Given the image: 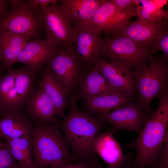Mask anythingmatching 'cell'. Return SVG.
<instances>
[{
  "mask_svg": "<svg viewBox=\"0 0 168 168\" xmlns=\"http://www.w3.org/2000/svg\"><path fill=\"white\" fill-rule=\"evenodd\" d=\"M68 98L69 112L60 121L59 129L64 133L71 148L74 163L89 162L100 166L93 144L107 123L99 116L79 110L77 106L79 99L74 95H69Z\"/></svg>",
  "mask_w": 168,
  "mask_h": 168,
  "instance_id": "obj_1",
  "label": "cell"
},
{
  "mask_svg": "<svg viewBox=\"0 0 168 168\" xmlns=\"http://www.w3.org/2000/svg\"><path fill=\"white\" fill-rule=\"evenodd\" d=\"M158 99V108L150 116L137 138L121 146L123 149H134L136 151L131 168H146L156 162L163 145L168 140V91Z\"/></svg>",
  "mask_w": 168,
  "mask_h": 168,
  "instance_id": "obj_2",
  "label": "cell"
},
{
  "mask_svg": "<svg viewBox=\"0 0 168 168\" xmlns=\"http://www.w3.org/2000/svg\"><path fill=\"white\" fill-rule=\"evenodd\" d=\"M31 136L33 159L35 168L54 167L74 163L69 145L57 126L34 124Z\"/></svg>",
  "mask_w": 168,
  "mask_h": 168,
  "instance_id": "obj_3",
  "label": "cell"
},
{
  "mask_svg": "<svg viewBox=\"0 0 168 168\" xmlns=\"http://www.w3.org/2000/svg\"><path fill=\"white\" fill-rule=\"evenodd\" d=\"M167 60L153 55L147 61L131 70L136 83L137 105L150 116L154 111L151 107L153 99L168 91Z\"/></svg>",
  "mask_w": 168,
  "mask_h": 168,
  "instance_id": "obj_4",
  "label": "cell"
},
{
  "mask_svg": "<svg viewBox=\"0 0 168 168\" xmlns=\"http://www.w3.org/2000/svg\"><path fill=\"white\" fill-rule=\"evenodd\" d=\"M36 73L26 65L9 69L3 83L0 116L22 111L31 95Z\"/></svg>",
  "mask_w": 168,
  "mask_h": 168,
  "instance_id": "obj_5",
  "label": "cell"
},
{
  "mask_svg": "<svg viewBox=\"0 0 168 168\" xmlns=\"http://www.w3.org/2000/svg\"><path fill=\"white\" fill-rule=\"evenodd\" d=\"M103 38L100 57L125 70L131 71L152 56L150 49L140 46L126 37L118 34Z\"/></svg>",
  "mask_w": 168,
  "mask_h": 168,
  "instance_id": "obj_6",
  "label": "cell"
},
{
  "mask_svg": "<svg viewBox=\"0 0 168 168\" xmlns=\"http://www.w3.org/2000/svg\"><path fill=\"white\" fill-rule=\"evenodd\" d=\"M43 28L41 8L30 6L26 1L18 0L0 17V31L40 39Z\"/></svg>",
  "mask_w": 168,
  "mask_h": 168,
  "instance_id": "obj_7",
  "label": "cell"
},
{
  "mask_svg": "<svg viewBox=\"0 0 168 168\" xmlns=\"http://www.w3.org/2000/svg\"><path fill=\"white\" fill-rule=\"evenodd\" d=\"M46 66L68 96L73 93L85 70L75 56L73 48L67 46L56 48Z\"/></svg>",
  "mask_w": 168,
  "mask_h": 168,
  "instance_id": "obj_8",
  "label": "cell"
},
{
  "mask_svg": "<svg viewBox=\"0 0 168 168\" xmlns=\"http://www.w3.org/2000/svg\"><path fill=\"white\" fill-rule=\"evenodd\" d=\"M41 9L45 40L55 48L65 46L73 48L77 28L72 26L64 8L59 4Z\"/></svg>",
  "mask_w": 168,
  "mask_h": 168,
  "instance_id": "obj_9",
  "label": "cell"
},
{
  "mask_svg": "<svg viewBox=\"0 0 168 168\" xmlns=\"http://www.w3.org/2000/svg\"><path fill=\"white\" fill-rule=\"evenodd\" d=\"M112 126L110 130L113 133L122 130L138 134L150 115L131 102L108 112L98 114Z\"/></svg>",
  "mask_w": 168,
  "mask_h": 168,
  "instance_id": "obj_10",
  "label": "cell"
},
{
  "mask_svg": "<svg viewBox=\"0 0 168 168\" xmlns=\"http://www.w3.org/2000/svg\"><path fill=\"white\" fill-rule=\"evenodd\" d=\"M137 15L119 9L109 0H104L92 19L85 27L98 31H104L112 35L117 34L130 22V19Z\"/></svg>",
  "mask_w": 168,
  "mask_h": 168,
  "instance_id": "obj_11",
  "label": "cell"
},
{
  "mask_svg": "<svg viewBox=\"0 0 168 168\" xmlns=\"http://www.w3.org/2000/svg\"><path fill=\"white\" fill-rule=\"evenodd\" d=\"M77 28L74 54L85 69L92 67L100 55L103 42L100 32L88 27Z\"/></svg>",
  "mask_w": 168,
  "mask_h": 168,
  "instance_id": "obj_12",
  "label": "cell"
},
{
  "mask_svg": "<svg viewBox=\"0 0 168 168\" xmlns=\"http://www.w3.org/2000/svg\"><path fill=\"white\" fill-rule=\"evenodd\" d=\"M93 149L107 164V168H131L132 154H124L110 131L97 135L93 142Z\"/></svg>",
  "mask_w": 168,
  "mask_h": 168,
  "instance_id": "obj_13",
  "label": "cell"
},
{
  "mask_svg": "<svg viewBox=\"0 0 168 168\" xmlns=\"http://www.w3.org/2000/svg\"><path fill=\"white\" fill-rule=\"evenodd\" d=\"M168 27V19L150 21L138 17L130 22L117 34L130 39L140 47L150 49L151 44L160 32Z\"/></svg>",
  "mask_w": 168,
  "mask_h": 168,
  "instance_id": "obj_14",
  "label": "cell"
},
{
  "mask_svg": "<svg viewBox=\"0 0 168 168\" xmlns=\"http://www.w3.org/2000/svg\"><path fill=\"white\" fill-rule=\"evenodd\" d=\"M26 104V112L32 123L53 125L59 129L60 121L55 117V108L42 89L39 87L31 95Z\"/></svg>",
  "mask_w": 168,
  "mask_h": 168,
  "instance_id": "obj_15",
  "label": "cell"
},
{
  "mask_svg": "<svg viewBox=\"0 0 168 168\" xmlns=\"http://www.w3.org/2000/svg\"><path fill=\"white\" fill-rule=\"evenodd\" d=\"M122 91L112 86L93 66L85 69L73 93L78 99Z\"/></svg>",
  "mask_w": 168,
  "mask_h": 168,
  "instance_id": "obj_16",
  "label": "cell"
},
{
  "mask_svg": "<svg viewBox=\"0 0 168 168\" xmlns=\"http://www.w3.org/2000/svg\"><path fill=\"white\" fill-rule=\"evenodd\" d=\"M93 66L113 87L132 96L137 93L135 81L130 71L120 68L100 57Z\"/></svg>",
  "mask_w": 168,
  "mask_h": 168,
  "instance_id": "obj_17",
  "label": "cell"
},
{
  "mask_svg": "<svg viewBox=\"0 0 168 168\" xmlns=\"http://www.w3.org/2000/svg\"><path fill=\"white\" fill-rule=\"evenodd\" d=\"M55 48L46 40H30L18 56L16 63L24 64L37 73L47 64Z\"/></svg>",
  "mask_w": 168,
  "mask_h": 168,
  "instance_id": "obj_18",
  "label": "cell"
},
{
  "mask_svg": "<svg viewBox=\"0 0 168 168\" xmlns=\"http://www.w3.org/2000/svg\"><path fill=\"white\" fill-rule=\"evenodd\" d=\"M0 118V138L5 141L24 136L31 137L34 126L22 111L14 112Z\"/></svg>",
  "mask_w": 168,
  "mask_h": 168,
  "instance_id": "obj_19",
  "label": "cell"
},
{
  "mask_svg": "<svg viewBox=\"0 0 168 168\" xmlns=\"http://www.w3.org/2000/svg\"><path fill=\"white\" fill-rule=\"evenodd\" d=\"M104 0H61L60 4L77 28L86 27Z\"/></svg>",
  "mask_w": 168,
  "mask_h": 168,
  "instance_id": "obj_20",
  "label": "cell"
},
{
  "mask_svg": "<svg viewBox=\"0 0 168 168\" xmlns=\"http://www.w3.org/2000/svg\"><path fill=\"white\" fill-rule=\"evenodd\" d=\"M132 96L120 91L83 99L82 104L85 112L96 115L111 111L131 102Z\"/></svg>",
  "mask_w": 168,
  "mask_h": 168,
  "instance_id": "obj_21",
  "label": "cell"
},
{
  "mask_svg": "<svg viewBox=\"0 0 168 168\" xmlns=\"http://www.w3.org/2000/svg\"><path fill=\"white\" fill-rule=\"evenodd\" d=\"M30 37L8 31H0V60L3 66L10 69L16 63L18 56Z\"/></svg>",
  "mask_w": 168,
  "mask_h": 168,
  "instance_id": "obj_22",
  "label": "cell"
},
{
  "mask_svg": "<svg viewBox=\"0 0 168 168\" xmlns=\"http://www.w3.org/2000/svg\"><path fill=\"white\" fill-rule=\"evenodd\" d=\"M39 87L46 94L54 105L56 115L63 119L65 110L69 108L66 94L49 69L46 66L40 80Z\"/></svg>",
  "mask_w": 168,
  "mask_h": 168,
  "instance_id": "obj_23",
  "label": "cell"
},
{
  "mask_svg": "<svg viewBox=\"0 0 168 168\" xmlns=\"http://www.w3.org/2000/svg\"><path fill=\"white\" fill-rule=\"evenodd\" d=\"M5 141L21 168H35L33 161L31 137L24 136Z\"/></svg>",
  "mask_w": 168,
  "mask_h": 168,
  "instance_id": "obj_24",
  "label": "cell"
},
{
  "mask_svg": "<svg viewBox=\"0 0 168 168\" xmlns=\"http://www.w3.org/2000/svg\"><path fill=\"white\" fill-rule=\"evenodd\" d=\"M0 168H21L13 157L7 142L0 138Z\"/></svg>",
  "mask_w": 168,
  "mask_h": 168,
  "instance_id": "obj_25",
  "label": "cell"
},
{
  "mask_svg": "<svg viewBox=\"0 0 168 168\" xmlns=\"http://www.w3.org/2000/svg\"><path fill=\"white\" fill-rule=\"evenodd\" d=\"M158 51H162L163 56L168 58V27L161 30L150 46L151 53Z\"/></svg>",
  "mask_w": 168,
  "mask_h": 168,
  "instance_id": "obj_26",
  "label": "cell"
},
{
  "mask_svg": "<svg viewBox=\"0 0 168 168\" xmlns=\"http://www.w3.org/2000/svg\"><path fill=\"white\" fill-rule=\"evenodd\" d=\"M136 1L142 8L155 14L160 18L168 19V12L157 6L152 0H136Z\"/></svg>",
  "mask_w": 168,
  "mask_h": 168,
  "instance_id": "obj_27",
  "label": "cell"
},
{
  "mask_svg": "<svg viewBox=\"0 0 168 168\" xmlns=\"http://www.w3.org/2000/svg\"><path fill=\"white\" fill-rule=\"evenodd\" d=\"M120 9L130 14L136 12L135 0H109Z\"/></svg>",
  "mask_w": 168,
  "mask_h": 168,
  "instance_id": "obj_28",
  "label": "cell"
},
{
  "mask_svg": "<svg viewBox=\"0 0 168 168\" xmlns=\"http://www.w3.org/2000/svg\"><path fill=\"white\" fill-rule=\"evenodd\" d=\"M135 1L136 4V13L138 17L150 21H156L161 19L155 14L142 8L136 0Z\"/></svg>",
  "mask_w": 168,
  "mask_h": 168,
  "instance_id": "obj_29",
  "label": "cell"
},
{
  "mask_svg": "<svg viewBox=\"0 0 168 168\" xmlns=\"http://www.w3.org/2000/svg\"><path fill=\"white\" fill-rule=\"evenodd\" d=\"M157 161L161 168H168V140L163 145Z\"/></svg>",
  "mask_w": 168,
  "mask_h": 168,
  "instance_id": "obj_30",
  "label": "cell"
},
{
  "mask_svg": "<svg viewBox=\"0 0 168 168\" xmlns=\"http://www.w3.org/2000/svg\"><path fill=\"white\" fill-rule=\"evenodd\" d=\"M59 2L57 0H30L28 1V3L31 6L41 8L48 7L50 5H57Z\"/></svg>",
  "mask_w": 168,
  "mask_h": 168,
  "instance_id": "obj_31",
  "label": "cell"
},
{
  "mask_svg": "<svg viewBox=\"0 0 168 168\" xmlns=\"http://www.w3.org/2000/svg\"><path fill=\"white\" fill-rule=\"evenodd\" d=\"M96 167L93 164L89 162H82L77 163H66L54 167L47 168H93Z\"/></svg>",
  "mask_w": 168,
  "mask_h": 168,
  "instance_id": "obj_32",
  "label": "cell"
},
{
  "mask_svg": "<svg viewBox=\"0 0 168 168\" xmlns=\"http://www.w3.org/2000/svg\"><path fill=\"white\" fill-rule=\"evenodd\" d=\"M7 1L0 0V17L9 10L10 5Z\"/></svg>",
  "mask_w": 168,
  "mask_h": 168,
  "instance_id": "obj_33",
  "label": "cell"
},
{
  "mask_svg": "<svg viewBox=\"0 0 168 168\" xmlns=\"http://www.w3.org/2000/svg\"><path fill=\"white\" fill-rule=\"evenodd\" d=\"M152 1L157 6L161 8L167 4L168 2L166 0H154Z\"/></svg>",
  "mask_w": 168,
  "mask_h": 168,
  "instance_id": "obj_34",
  "label": "cell"
},
{
  "mask_svg": "<svg viewBox=\"0 0 168 168\" xmlns=\"http://www.w3.org/2000/svg\"><path fill=\"white\" fill-rule=\"evenodd\" d=\"M146 168H161L159 164H158L157 161L151 165Z\"/></svg>",
  "mask_w": 168,
  "mask_h": 168,
  "instance_id": "obj_35",
  "label": "cell"
},
{
  "mask_svg": "<svg viewBox=\"0 0 168 168\" xmlns=\"http://www.w3.org/2000/svg\"><path fill=\"white\" fill-rule=\"evenodd\" d=\"M93 168H101V166H98L95 167H94ZM106 168H107L106 167Z\"/></svg>",
  "mask_w": 168,
  "mask_h": 168,
  "instance_id": "obj_36",
  "label": "cell"
},
{
  "mask_svg": "<svg viewBox=\"0 0 168 168\" xmlns=\"http://www.w3.org/2000/svg\"><path fill=\"white\" fill-rule=\"evenodd\" d=\"M1 67H2L1 64V61H0V72L1 71Z\"/></svg>",
  "mask_w": 168,
  "mask_h": 168,
  "instance_id": "obj_37",
  "label": "cell"
}]
</instances>
